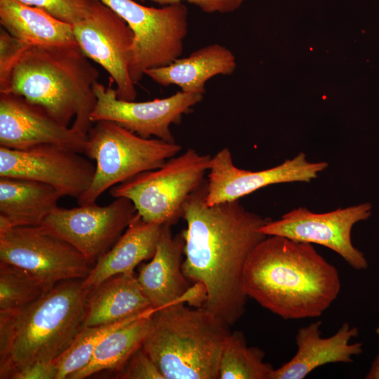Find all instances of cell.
Returning <instances> with one entry per match:
<instances>
[{
    "label": "cell",
    "instance_id": "cell-20",
    "mask_svg": "<svg viewBox=\"0 0 379 379\" xmlns=\"http://www.w3.org/2000/svg\"><path fill=\"white\" fill-rule=\"evenodd\" d=\"M236 67L233 53L225 46L213 44L168 65L148 69L145 75L163 86L177 85L183 92L204 94L208 79L232 74Z\"/></svg>",
    "mask_w": 379,
    "mask_h": 379
},
{
    "label": "cell",
    "instance_id": "cell-5",
    "mask_svg": "<svg viewBox=\"0 0 379 379\" xmlns=\"http://www.w3.org/2000/svg\"><path fill=\"white\" fill-rule=\"evenodd\" d=\"M155 309L142 348L165 379H218L230 325L204 306Z\"/></svg>",
    "mask_w": 379,
    "mask_h": 379
},
{
    "label": "cell",
    "instance_id": "cell-4",
    "mask_svg": "<svg viewBox=\"0 0 379 379\" xmlns=\"http://www.w3.org/2000/svg\"><path fill=\"white\" fill-rule=\"evenodd\" d=\"M89 292L83 279L64 281L24 307L0 312V378L58 358L83 328Z\"/></svg>",
    "mask_w": 379,
    "mask_h": 379
},
{
    "label": "cell",
    "instance_id": "cell-25",
    "mask_svg": "<svg viewBox=\"0 0 379 379\" xmlns=\"http://www.w3.org/2000/svg\"><path fill=\"white\" fill-rule=\"evenodd\" d=\"M265 357L259 347L248 346L242 332H231L221 354L218 379H270L274 368Z\"/></svg>",
    "mask_w": 379,
    "mask_h": 379
},
{
    "label": "cell",
    "instance_id": "cell-14",
    "mask_svg": "<svg viewBox=\"0 0 379 379\" xmlns=\"http://www.w3.org/2000/svg\"><path fill=\"white\" fill-rule=\"evenodd\" d=\"M96 104L91 115L93 123L111 121L144 138L155 136L168 142L175 139L170 126L180 121L204 94L178 91L167 98L146 102L121 100L116 90L96 81L93 87Z\"/></svg>",
    "mask_w": 379,
    "mask_h": 379
},
{
    "label": "cell",
    "instance_id": "cell-24",
    "mask_svg": "<svg viewBox=\"0 0 379 379\" xmlns=\"http://www.w3.org/2000/svg\"><path fill=\"white\" fill-rule=\"evenodd\" d=\"M153 311L107 333L98 345L88 364L69 379H84L104 371L119 373L133 353L142 346L149 331Z\"/></svg>",
    "mask_w": 379,
    "mask_h": 379
},
{
    "label": "cell",
    "instance_id": "cell-27",
    "mask_svg": "<svg viewBox=\"0 0 379 379\" xmlns=\"http://www.w3.org/2000/svg\"><path fill=\"white\" fill-rule=\"evenodd\" d=\"M48 291L27 271L0 262V312L24 307Z\"/></svg>",
    "mask_w": 379,
    "mask_h": 379
},
{
    "label": "cell",
    "instance_id": "cell-13",
    "mask_svg": "<svg viewBox=\"0 0 379 379\" xmlns=\"http://www.w3.org/2000/svg\"><path fill=\"white\" fill-rule=\"evenodd\" d=\"M81 154L53 144L22 149L0 146V177L37 181L53 187L62 197L78 199L95 172V164Z\"/></svg>",
    "mask_w": 379,
    "mask_h": 379
},
{
    "label": "cell",
    "instance_id": "cell-30",
    "mask_svg": "<svg viewBox=\"0 0 379 379\" xmlns=\"http://www.w3.org/2000/svg\"><path fill=\"white\" fill-rule=\"evenodd\" d=\"M119 376L123 379H165L142 346L131 357Z\"/></svg>",
    "mask_w": 379,
    "mask_h": 379
},
{
    "label": "cell",
    "instance_id": "cell-2",
    "mask_svg": "<svg viewBox=\"0 0 379 379\" xmlns=\"http://www.w3.org/2000/svg\"><path fill=\"white\" fill-rule=\"evenodd\" d=\"M248 298L284 319L316 318L337 299L341 282L337 268L312 244L267 236L245 265Z\"/></svg>",
    "mask_w": 379,
    "mask_h": 379
},
{
    "label": "cell",
    "instance_id": "cell-6",
    "mask_svg": "<svg viewBox=\"0 0 379 379\" xmlns=\"http://www.w3.org/2000/svg\"><path fill=\"white\" fill-rule=\"evenodd\" d=\"M181 146L159 138H144L111 121L93 124L84 153L95 161V172L79 205L95 203L107 190L145 171L161 167Z\"/></svg>",
    "mask_w": 379,
    "mask_h": 379
},
{
    "label": "cell",
    "instance_id": "cell-7",
    "mask_svg": "<svg viewBox=\"0 0 379 379\" xmlns=\"http://www.w3.org/2000/svg\"><path fill=\"white\" fill-rule=\"evenodd\" d=\"M211 158L187 149L161 167L114 185L109 194L130 199L145 221L172 225L182 218L187 197L206 180Z\"/></svg>",
    "mask_w": 379,
    "mask_h": 379
},
{
    "label": "cell",
    "instance_id": "cell-22",
    "mask_svg": "<svg viewBox=\"0 0 379 379\" xmlns=\"http://www.w3.org/2000/svg\"><path fill=\"white\" fill-rule=\"evenodd\" d=\"M61 194L37 181L0 177V230L39 226L58 207Z\"/></svg>",
    "mask_w": 379,
    "mask_h": 379
},
{
    "label": "cell",
    "instance_id": "cell-8",
    "mask_svg": "<svg viewBox=\"0 0 379 379\" xmlns=\"http://www.w3.org/2000/svg\"><path fill=\"white\" fill-rule=\"evenodd\" d=\"M128 25L133 32L129 74L135 84L147 70L179 58L188 32V9L184 3L148 7L134 0H100Z\"/></svg>",
    "mask_w": 379,
    "mask_h": 379
},
{
    "label": "cell",
    "instance_id": "cell-1",
    "mask_svg": "<svg viewBox=\"0 0 379 379\" xmlns=\"http://www.w3.org/2000/svg\"><path fill=\"white\" fill-rule=\"evenodd\" d=\"M206 185V180L183 205L182 270L187 280L204 286V307L232 326L245 312V265L267 237L260 230L270 218L246 210L239 200L208 206Z\"/></svg>",
    "mask_w": 379,
    "mask_h": 379
},
{
    "label": "cell",
    "instance_id": "cell-18",
    "mask_svg": "<svg viewBox=\"0 0 379 379\" xmlns=\"http://www.w3.org/2000/svg\"><path fill=\"white\" fill-rule=\"evenodd\" d=\"M321 321L300 328L295 335L297 352L279 368L270 379H304L317 368L331 363H350L363 352L361 343H350L359 334L357 327L344 322L331 336L323 338Z\"/></svg>",
    "mask_w": 379,
    "mask_h": 379
},
{
    "label": "cell",
    "instance_id": "cell-32",
    "mask_svg": "<svg viewBox=\"0 0 379 379\" xmlns=\"http://www.w3.org/2000/svg\"><path fill=\"white\" fill-rule=\"evenodd\" d=\"M376 334L378 336V347H379V326L376 328ZM366 379H379V350L378 353L373 361L371 368L366 375Z\"/></svg>",
    "mask_w": 379,
    "mask_h": 379
},
{
    "label": "cell",
    "instance_id": "cell-21",
    "mask_svg": "<svg viewBox=\"0 0 379 379\" xmlns=\"http://www.w3.org/2000/svg\"><path fill=\"white\" fill-rule=\"evenodd\" d=\"M152 310L134 272L120 274L90 291L83 326L114 324Z\"/></svg>",
    "mask_w": 379,
    "mask_h": 379
},
{
    "label": "cell",
    "instance_id": "cell-29",
    "mask_svg": "<svg viewBox=\"0 0 379 379\" xmlns=\"http://www.w3.org/2000/svg\"><path fill=\"white\" fill-rule=\"evenodd\" d=\"M28 45L10 34L5 29L0 32V93H6L12 69Z\"/></svg>",
    "mask_w": 379,
    "mask_h": 379
},
{
    "label": "cell",
    "instance_id": "cell-26",
    "mask_svg": "<svg viewBox=\"0 0 379 379\" xmlns=\"http://www.w3.org/2000/svg\"><path fill=\"white\" fill-rule=\"evenodd\" d=\"M153 310L114 324L83 326L69 347L55 360L58 368L57 379H69L72 374L86 367L90 362L98 345L107 333Z\"/></svg>",
    "mask_w": 379,
    "mask_h": 379
},
{
    "label": "cell",
    "instance_id": "cell-31",
    "mask_svg": "<svg viewBox=\"0 0 379 379\" xmlns=\"http://www.w3.org/2000/svg\"><path fill=\"white\" fill-rule=\"evenodd\" d=\"M58 373L55 361H39L17 370L9 379H57Z\"/></svg>",
    "mask_w": 379,
    "mask_h": 379
},
{
    "label": "cell",
    "instance_id": "cell-3",
    "mask_svg": "<svg viewBox=\"0 0 379 379\" xmlns=\"http://www.w3.org/2000/svg\"><path fill=\"white\" fill-rule=\"evenodd\" d=\"M78 44L28 46L15 62L6 93L44 109L63 126L87 135L96 104L98 69Z\"/></svg>",
    "mask_w": 379,
    "mask_h": 379
},
{
    "label": "cell",
    "instance_id": "cell-28",
    "mask_svg": "<svg viewBox=\"0 0 379 379\" xmlns=\"http://www.w3.org/2000/svg\"><path fill=\"white\" fill-rule=\"evenodd\" d=\"M44 10L55 18L74 25L86 18L97 0H17Z\"/></svg>",
    "mask_w": 379,
    "mask_h": 379
},
{
    "label": "cell",
    "instance_id": "cell-23",
    "mask_svg": "<svg viewBox=\"0 0 379 379\" xmlns=\"http://www.w3.org/2000/svg\"><path fill=\"white\" fill-rule=\"evenodd\" d=\"M0 24L28 46L77 44L72 25L17 0H0Z\"/></svg>",
    "mask_w": 379,
    "mask_h": 379
},
{
    "label": "cell",
    "instance_id": "cell-11",
    "mask_svg": "<svg viewBox=\"0 0 379 379\" xmlns=\"http://www.w3.org/2000/svg\"><path fill=\"white\" fill-rule=\"evenodd\" d=\"M371 209L370 203L325 213L300 206L278 220L270 219L260 231L266 236H281L323 246L338 253L354 270H364L368 266V261L364 253L353 245L351 234L356 223L371 216Z\"/></svg>",
    "mask_w": 379,
    "mask_h": 379
},
{
    "label": "cell",
    "instance_id": "cell-19",
    "mask_svg": "<svg viewBox=\"0 0 379 379\" xmlns=\"http://www.w3.org/2000/svg\"><path fill=\"white\" fill-rule=\"evenodd\" d=\"M162 226L145 221L137 213L117 242L83 279V286L91 291L113 276L134 272L140 262L154 256Z\"/></svg>",
    "mask_w": 379,
    "mask_h": 379
},
{
    "label": "cell",
    "instance_id": "cell-9",
    "mask_svg": "<svg viewBox=\"0 0 379 379\" xmlns=\"http://www.w3.org/2000/svg\"><path fill=\"white\" fill-rule=\"evenodd\" d=\"M0 262L27 271L48 291L64 281L84 279L95 265L40 225L0 230Z\"/></svg>",
    "mask_w": 379,
    "mask_h": 379
},
{
    "label": "cell",
    "instance_id": "cell-16",
    "mask_svg": "<svg viewBox=\"0 0 379 379\" xmlns=\"http://www.w3.org/2000/svg\"><path fill=\"white\" fill-rule=\"evenodd\" d=\"M86 135L65 126L22 96L0 93V146L22 149L53 144L84 154Z\"/></svg>",
    "mask_w": 379,
    "mask_h": 379
},
{
    "label": "cell",
    "instance_id": "cell-10",
    "mask_svg": "<svg viewBox=\"0 0 379 379\" xmlns=\"http://www.w3.org/2000/svg\"><path fill=\"white\" fill-rule=\"evenodd\" d=\"M136 213L130 199L118 197L106 206L93 203L72 208L58 206L40 226L95 264L117 242Z\"/></svg>",
    "mask_w": 379,
    "mask_h": 379
},
{
    "label": "cell",
    "instance_id": "cell-17",
    "mask_svg": "<svg viewBox=\"0 0 379 379\" xmlns=\"http://www.w3.org/2000/svg\"><path fill=\"white\" fill-rule=\"evenodd\" d=\"M170 225H163L154 256L142 265L137 275L141 288L154 309L175 302L192 305L194 287L182 270L185 241L182 232L173 236Z\"/></svg>",
    "mask_w": 379,
    "mask_h": 379
},
{
    "label": "cell",
    "instance_id": "cell-15",
    "mask_svg": "<svg viewBox=\"0 0 379 379\" xmlns=\"http://www.w3.org/2000/svg\"><path fill=\"white\" fill-rule=\"evenodd\" d=\"M326 161H310L304 152L261 171L238 168L225 147L212 156L208 170L206 203L208 206L234 201L262 187L280 183L309 182L326 169Z\"/></svg>",
    "mask_w": 379,
    "mask_h": 379
},
{
    "label": "cell",
    "instance_id": "cell-12",
    "mask_svg": "<svg viewBox=\"0 0 379 379\" xmlns=\"http://www.w3.org/2000/svg\"><path fill=\"white\" fill-rule=\"evenodd\" d=\"M72 26L83 53L105 69L116 84L117 98L134 101L137 91L129 74L134 35L127 22L97 0L88 15Z\"/></svg>",
    "mask_w": 379,
    "mask_h": 379
}]
</instances>
